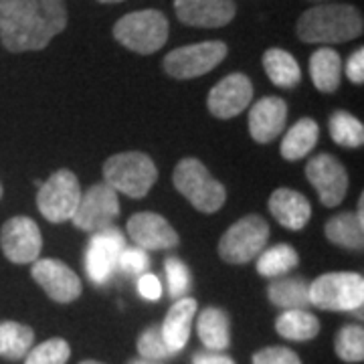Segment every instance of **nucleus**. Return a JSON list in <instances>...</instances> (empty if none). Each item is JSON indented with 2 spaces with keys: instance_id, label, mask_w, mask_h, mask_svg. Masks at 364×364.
<instances>
[{
  "instance_id": "1",
  "label": "nucleus",
  "mask_w": 364,
  "mask_h": 364,
  "mask_svg": "<svg viewBox=\"0 0 364 364\" xmlns=\"http://www.w3.org/2000/svg\"><path fill=\"white\" fill-rule=\"evenodd\" d=\"M65 26V0H0V41L6 51H41Z\"/></svg>"
},
{
  "instance_id": "2",
  "label": "nucleus",
  "mask_w": 364,
  "mask_h": 364,
  "mask_svg": "<svg viewBox=\"0 0 364 364\" xmlns=\"http://www.w3.org/2000/svg\"><path fill=\"white\" fill-rule=\"evenodd\" d=\"M296 31L304 43H346L363 35V16L350 4L314 6L299 16Z\"/></svg>"
},
{
  "instance_id": "3",
  "label": "nucleus",
  "mask_w": 364,
  "mask_h": 364,
  "mask_svg": "<svg viewBox=\"0 0 364 364\" xmlns=\"http://www.w3.org/2000/svg\"><path fill=\"white\" fill-rule=\"evenodd\" d=\"M172 182L191 205L200 213H217L223 207L227 191L210 176L207 166L196 158H184L176 164Z\"/></svg>"
},
{
  "instance_id": "4",
  "label": "nucleus",
  "mask_w": 364,
  "mask_h": 364,
  "mask_svg": "<svg viewBox=\"0 0 364 364\" xmlns=\"http://www.w3.org/2000/svg\"><path fill=\"white\" fill-rule=\"evenodd\" d=\"M104 176L116 193L142 198L158 181V168L152 158L142 152H124L105 160Z\"/></svg>"
},
{
  "instance_id": "5",
  "label": "nucleus",
  "mask_w": 364,
  "mask_h": 364,
  "mask_svg": "<svg viewBox=\"0 0 364 364\" xmlns=\"http://www.w3.org/2000/svg\"><path fill=\"white\" fill-rule=\"evenodd\" d=\"M114 37L130 51L152 55L162 49L168 39V21L154 9L136 11L117 21L114 26Z\"/></svg>"
},
{
  "instance_id": "6",
  "label": "nucleus",
  "mask_w": 364,
  "mask_h": 364,
  "mask_svg": "<svg viewBox=\"0 0 364 364\" xmlns=\"http://www.w3.org/2000/svg\"><path fill=\"white\" fill-rule=\"evenodd\" d=\"M310 304L330 312L360 310L364 304V277L352 272L326 273L310 286Z\"/></svg>"
},
{
  "instance_id": "7",
  "label": "nucleus",
  "mask_w": 364,
  "mask_h": 364,
  "mask_svg": "<svg viewBox=\"0 0 364 364\" xmlns=\"http://www.w3.org/2000/svg\"><path fill=\"white\" fill-rule=\"evenodd\" d=\"M269 239V225L259 215H247L231 225L219 241V255L227 263H247L257 257Z\"/></svg>"
},
{
  "instance_id": "8",
  "label": "nucleus",
  "mask_w": 364,
  "mask_h": 364,
  "mask_svg": "<svg viewBox=\"0 0 364 364\" xmlns=\"http://www.w3.org/2000/svg\"><path fill=\"white\" fill-rule=\"evenodd\" d=\"M81 200V186L71 170H57L41 184L37 205L41 215L51 223L71 221Z\"/></svg>"
},
{
  "instance_id": "9",
  "label": "nucleus",
  "mask_w": 364,
  "mask_h": 364,
  "mask_svg": "<svg viewBox=\"0 0 364 364\" xmlns=\"http://www.w3.org/2000/svg\"><path fill=\"white\" fill-rule=\"evenodd\" d=\"M227 57L223 41H205L174 49L164 57V71L174 79H195L208 73Z\"/></svg>"
},
{
  "instance_id": "10",
  "label": "nucleus",
  "mask_w": 364,
  "mask_h": 364,
  "mask_svg": "<svg viewBox=\"0 0 364 364\" xmlns=\"http://www.w3.org/2000/svg\"><path fill=\"white\" fill-rule=\"evenodd\" d=\"M117 215H119L117 193L107 182H100V184H93L87 193L81 195V200H79L71 221L81 231L95 233V231L112 227Z\"/></svg>"
},
{
  "instance_id": "11",
  "label": "nucleus",
  "mask_w": 364,
  "mask_h": 364,
  "mask_svg": "<svg viewBox=\"0 0 364 364\" xmlns=\"http://www.w3.org/2000/svg\"><path fill=\"white\" fill-rule=\"evenodd\" d=\"M124 249H126V239L116 227H107L93 233L85 253V269L93 284L104 286L112 279Z\"/></svg>"
},
{
  "instance_id": "12",
  "label": "nucleus",
  "mask_w": 364,
  "mask_h": 364,
  "mask_svg": "<svg viewBox=\"0 0 364 364\" xmlns=\"http://www.w3.org/2000/svg\"><path fill=\"white\" fill-rule=\"evenodd\" d=\"M0 247L6 259L13 263H33L37 261L43 249L37 223L28 217H13L2 225L0 231Z\"/></svg>"
},
{
  "instance_id": "13",
  "label": "nucleus",
  "mask_w": 364,
  "mask_h": 364,
  "mask_svg": "<svg viewBox=\"0 0 364 364\" xmlns=\"http://www.w3.org/2000/svg\"><path fill=\"white\" fill-rule=\"evenodd\" d=\"M306 178L318 191V196L326 207H338L348 191L346 168L330 154L312 158L306 166Z\"/></svg>"
},
{
  "instance_id": "14",
  "label": "nucleus",
  "mask_w": 364,
  "mask_h": 364,
  "mask_svg": "<svg viewBox=\"0 0 364 364\" xmlns=\"http://www.w3.org/2000/svg\"><path fill=\"white\" fill-rule=\"evenodd\" d=\"M33 279L39 284L45 294L59 304H69L81 296V279L63 261L37 259L33 261Z\"/></svg>"
},
{
  "instance_id": "15",
  "label": "nucleus",
  "mask_w": 364,
  "mask_h": 364,
  "mask_svg": "<svg viewBox=\"0 0 364 364\" xmlns=\"http://www.w3.org/2000/svg\"><path fill=\"white\" fill-rule=\"evenodd\" d=\"M253 97V83L243 73H231L221 79L207 97L208 112L215 117L229 119L239 116Z\"/></svg>"
},
{
  "instance_id": "16",
  "label": "nucleus",
  "mask_w": 364,
  "mask_h": 364,
  "mask_svg": "<svg viewBox=\"0 0 364 364\" xmlns=\"http://www.w3.org/2000/svg\"><path fill=\"white\" fill-rule=\"evenodd\" d=\"M130 239L144 251H160L178 245V233L162 215L138 213L128 221Z\"/></svg>"
},
{
  "instance_id": "17",
  "label": "nucleus",
  "mask_w": 364,
  "mask_h": 364,
  "mask_svg": "<svg viewBox=\"0 0 364 364\" xmlns=\"http://www.w3.org/2000/svg\"><path fill=\"white\" fill-rule=\"evenodd\" d=\"M174 11L184 25L203 28L229 25L237 13L233 0H174Z\"/></svg>"
},
{
  "instance_id": "18",
  "label": "nucleus",
  "mask_w": 364,
  "mask_h": 364,
  "mask_svg": "<svg viewBox=\"0 0 364 364\" xmlns=\"http://www.w3.org/2000/svg\"><path fill=\"white\" fill-rule=\"evenodd\" d=\"M287 104L282 97H263L249 112V132L255 142L275 140L286 128Z\"/></svg>"
},
{
  "instance_id": "19",
  "label": "nucleus",
  "mask_w": 364,
  "mask_h": 364,
  "mask_svg": "<svg viewBox=\"0 0 364 364\" xmlns=\"http://www.w3.org/2000/svg\"><path fill=\"white\" fill-rule=\"evenodd\" d=\"M269 210L279 225L286 229L299 231L312 217V207L306 196L291 188H277L269 196Z\"/></svg>"
},
{
  "instance_id": "20",
  "label": "nucleus",
  "mask_w": 364,
  "mask_h": 364,
  "mask_svg": "<svg viewBox=\"0 0 364 364\" xmlns=\"http://www.w3.org/2000/svg\"><path fill=\"white\" fill-rule=\"evenodd\" d=\"M195 314L196 299L193 298H181L166 314L164 322L160 326V332H162V338H164L172 354L181 352L186 346Z\"/></svg>"
},
{
  "instance_id": "21",
  "label": "nucleus",
  "mask_w": 364,
  "mask_h": 364,
  "mask_svg": "<svg viewBox=\"0 0 364 364\" xmlns=\"http://www.w3.org/2000/svg\"><path fill=\"white\" fill-rule=\"evenodd\" d=\"M198 336L200 342L210 352H223L231 344V332H229V318L219 308H207L198 318Z\"/></svg>"
},
{
  "instance_id": "22",
  "label": "nucleus",
  "mask_w": 364,
  "mask_h": 364,
  "mask_svg": "<svg viewBox=\"0 0 364 364\" xmlns=\"http://www.w3.org/2000/svg\"><path fill=\"white\" fill-rule=\"evenodd\" d=\"M310 73L314 85L324 93L338 90L342 77V61L334 49H318L310 59Z\"/></svg>"
},
{
  "instance_id": "23",
  "label": "nucleus",
  "mask_w": 364,
  "mask_h": 364,
  "mask_svg": "<svg viewBox=\"0 0 364 364\" xmlns=\"http://www.w3.org/2000/svg\"><path fill=\"white\" fill-rule=\"evenodd\" d=\"M318 136H320V128L314 119H310V117L299 119L298 124H294L287 130L286 138L282 142V156L286 160H291V162L308 156L318 142Z\"/></svg>"
},
{
  "instance_id": "24",
  "label": "nucleus",
  "mask_w": 364,
  "mask_h": 364,
  "mask_svg": "<svg viewBox=\"0 0 364 364\" xmlns=\"http://www.w3.org/2000/svg\"><path fill=\"white\" fill-rule=\"evenodd\" d=\"M275 330L287 340H312L320 332V320L308 310H286L275 320Z\"/></svg>"
},
{
  "instance_id": "25",
  "label": "nucleus",
  "mask_w": 364,
  "mask_h": 364,
  "mask_svg": "<svg viewBox=\"0 0 364 364\" xmlns=\"http://www.w3.org/2000/svg\"><path fill=\"white\" fill-rule=\"evenodd\" d=\"M364 223L354 213H342L326 223V237L340 247L360 249L364 247Z\"/></svg>"
},
{
  "instance_id": "26",
  "label": "nucleus",
  "mask_w": 364,
  "mask_h": 364,
  "mask_svg": "<svg viewBox=\"0 0 364 364\" xmlns=\"http://www.w3.org/2000/svg\"><path fill=\"white\" fill-rule=\"evenodd\" d=\"M35 342L33 328L13 320L0 322V356L9 360H18L28 354Z\"/></svg>"
},
{
  "instance_id": "27",
  "label": "nucleus",
  "mask_w": 364,
  "mask_h": 364,
  "mask_svg": "<svg viewBox=\"0 0 364 364\" xmlns=\"http://www.w3.org/2000/svg\"><path fill=\"white\" fill-rule=\"evenodd\" d=\"M263 67L267 77L277 87H296L301 79L298 61L284 49H269L263 55Z\"/></svg>"
},
{
  "instance_id": "28",
  "label": "nucleus",
  "mask_w": 364,
  "mask_h": 364,
  "mask_svg": "<svg viewBox=\"0 0 364 364\" xmlns=\"http://www.w3.org/2000/svg\"><path fill=\"white\" fill-rule=\"evenodd\" d=\"M267 294L273 306L284 310H304L306 306H310V286L298 277L275 279Z\"/></svg>"
},
{
  "instance_id": "29",
  "label": "nucleus",
  "mask_w": 364,
  "mask_h": 364,
  "mask_svg": "<svg viewBox=\"0 0 364 364\" xmlns=\"http://www.w3.org/2000/svg\"><path fill=\"white\" fill-rule=\"evenodd\" d=\"M298 251L289 245H275L261 253L257 259V272L263 277H279L282 273L291 272L298 265Z\"/></svg>"
},
{
  "instance_id": "30",
  "label": "nucleus",
  "mask_w": 364,
  "mask_h": 364,
  "mask_svg": "<svg viewBox=\"0 0 364 364\" xmlns=\"http://www.w3.org/2000/svg\"><path fill=\"white\" fill-rule=\"evenodd\" d=\"M330 136L346 148H358L364 142V126L348 112H334L330 117Z\"/></svg>"
},
{
  "instance_id": "31",
  "label": "nucleus",
  "mask_w": 364,
  "mask_h": 364,
  "mask_svg": "<svg viewBox=\"0 0 364 364\" xmlns=\"http://www.w3.org/2000/svg\"><path fill=\"white\" fill-rule=\"evenodd\" d=\"M334 348L340 360L344 363H363L364 360V330L363 326L348 324L336 334Z\"/></svg>"
},
{
  "instance_id": "32",
  "label": "nucleus",
  "mask_w": 364,
  "mask_h": 364,
  "mask_svg": "<svg viewBox=\"0 0 364 364\" xmlns=\"http://www.w3.org/2000/svg\"><path fill=\"white\" fill-rule=\"evenodd\" d=\"M71 356V348L63 338H51L31 348L25 364H65Z\"/></svg>"
},
{
  "instance_id": "33",
  "label": "nucleus",
  "mask_w": 364,
  "mask_h": 364,
  "mask_svg": "<svg viewBox=\"0 0 364 364\" xmlns=\"http://www.w3.org/2000/svg\"><path fill=\"white\" fill-rule=\"evenodd\" d=\"M138 352L146 360H162V358L172 356V352L168 350L166 342L162 338L160 326H150L148 330H144L142 336L138 338Z\"/></svg>"
},
{
  "instance_id": "34",
  "label": "nucleus",
  "mask_w": 364,
  "mask_h": 364,
  "mask_svg": "<svg viewBox=\"0 0 364 364\" xmlns=\"http://www.w3.org/2000/svg\"><path fill=\"white\" fill-rule=\"evenodd\" d=\"M166 277H168L170 298H184V294L191 289V272L178 257L166 259Z\"/></svg>"
},
{
  "instance_id": "35",
  "label": "nucleus",
  "mask_w": 364,
  "mask_h": 364,
  "mask_svg": "<svg viewBox=\"0 0 364 364\" xmlns=\"http://www.w3.org/2000/svg\"><path fill=\"white\" fill-rule=\"evenodd\" d=\"M148 265H150L148 253L140 247H126L117 261V267L128 275H144L148 272Z\"/></svg>"
},
{
  "instance_id": "36",
  "label": "nucleus",
  "mask_w": 364,
  "mask_h": 364,
  "mask_svg": "<svg viewBox=\"0 0 364 364\" xmlns=\"http://www.w3.org/2000/svg\"><path fill=\"white\" fill-rule=\"evenodd\" d=\"M253 364H301L299 356L284 346H269L253 354Z\"/></svg>"
},
{
  "instance_id": "37",
  "label": "nucleus",
  "mask_w": 364,
  "mask_h": 364,
  "mask_svg": "<svg viewBox=\"0 0 364 364\" xmlns=\"http://www.w3.org/2000/svg\"><path fill=\"white\" fill-rule=\"evenodd\" d=\"M138 291H140L142 298L156 301L162 296L160 279H158L156 275H152V273H144V275H140V279H138Z\"/></svg>"
},
{
  "instance_id": "38",
  "label": "nucleus",
  "mask_w": 364,
  "mask_h": 364,
  "mask_svg": "<svg viewBox=\"0 0 364 364\" xmlns=\"http://www.w3.org/2000/svg\"><path fill=\"white\" fill-rule=\"evenodd\" d=\"M346 75L352 83H363L364 81V49H356L346 63Z\"/></svg>"
},
{
  "instance_id": "39",
  "label": "nucleus",
  "mask_w": 364,
  "mask_h": 364,
  "mask_svg": "<svg viewBox=\"0 0 364 364\" xmlns=\"http://www.w3.org/2000/svg\"><path fill=\"white\" fill-rule=\"evenodd\" d=\"M193 364H235L229 356L217 352H198L193 358Z\"/></svg>"
},
{
  "instance_id": "40",
  "label": "nucleus",
  "mask_w": 364,
  "mask_h": 364,
  "mask_svg": "<svg viewBox=\"0 0 364 364\" xmlns=\"http://www.w3.org/2000/svg\"><path fill=\"white\" fill-rule=\"evenodd\" d=\"M97 2H104V4H116V2H124V0H97Z\"/></svg>"
},
{
  "instance_id": "41",
  "label": "nucleus",
  "mask_w": 364,
  "mask_h": 364,
  "mask_svg": "<svg viewBox=\"0 0 364 364\" xmlns=\"http://www.w3.org/2000/svg\"><path fill=\"white\" fill-rule=\"evenodd\" d=\"M130 364H154L152 360H146V358H142V360H134V363Z\"/></svg>"
},
{
  "instance_id": "42",
  "label": "nucleus",
  "mask_w": 364,
  "mask_h": 364,
  "mask_svg": "<svg viewBox=\"0 0 364 364\" xmlns=\"http://www.w3.org/2000/svg\"><path fill=\"white\" fill-rule=\"evenodd\" d=\"M81 364H102V363H95V360H83Z\"/></svg>"
},
{
  "instance_id": "43",
  "label": "nucleus",
  "mask_w": 364,
  "mask_h": 364,
  "mask_svg": "<svg viewBox=\"0 0 364 364\" xmlns=\"http://www.w3.org/2000/svg\"><path fill=\"white\" fill-rule=\"evenodd\" d=\"M0 198H2V184H0Z\"/></svg>"
}]
</instances>
